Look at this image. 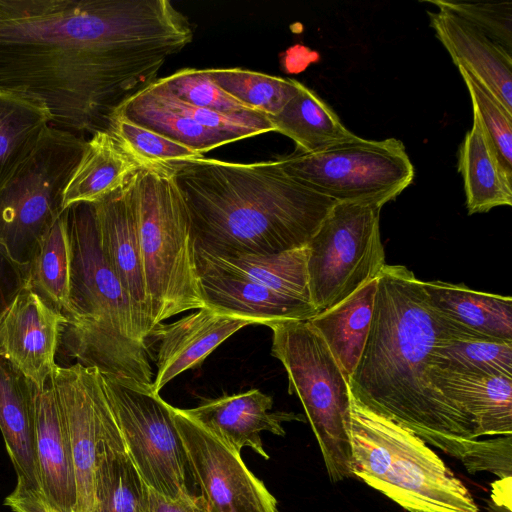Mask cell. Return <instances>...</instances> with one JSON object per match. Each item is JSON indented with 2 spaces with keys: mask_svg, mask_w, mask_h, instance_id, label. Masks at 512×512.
Returning <instances> with one entry per match:
<instances>
[{
  "mask_svg": "<svg viewBox=\"0 0 512 512\" xmlns=\"http://www.w3.org/2000/svg\"><path fill=\"white\" fill-rule=\"evenodd\" d=\"M269 119L274 131L293 140L297 153H316L359 138L329 104L302 83L298 93Z\"/></svg>",
  "mask_w": 512,
  "mask_h": 512,
  "instance_id": "f546056e",
  "label": "cell"
},
{
  "mask_svg": "<svg viewBox=\"0 0 512 512\" xmlns=\"http://www.w3.org/2000/svg\"><path fill=\"white\" fill-rule=\"evenodd\" d=\"M64 211L71 247L69 312L61 332L67 353L101 373L151 385L148 346L135 334L128 299L101 248L93 205Z\"/></svg>",
  "mask_w": 512,
  "mask_h": 512,
  "instance_id": "277c9868",
  "label": "cell"
},
{
  "mask_svg": "<svg viewBox=\"0 0 512 512\" xmlns=\"http://www.w3.org/2000/svg\"><path fill=\"white\" fill-rule=\"evenodd\" d=\"M112 114L161 134L201 156L238 141L232 135L207 128L170 107L152 83L123 101Z\"/></svg>",
  "mask_w": 512,
  "mask_h": 512,
  "instance_id": "4dcf8cb0",
  "label": "cell"
},
{
  "mask_svg": "<svg viewBox=\"0 0 512 512\" xmlns=\"http://www.w3.org/2000/svg\"><path fill=\"white\" fill-rule=\"evenodd\" d=\"M157 80L176 98L196 107L222 114L252 111L219 88L206 69H181Z\"/></svg>",
  "mask_w": 512,
  "mask_h": 512,
  "instance_id": "8d00e7d4",
  "label": "cell"
},
{
  "mask_svg": "<svg viewBox=\"0 0 512 512\" xmlns=\"http://www.w3.org/2000/svg\"><path fill=\"white\" fill-rule=\"evenodd\" d=\"M36 386L0 355V430L17 474V484L41 494L35 448Z\"/></svg>",
  "mask_w": 512,
  "mask_h": 512,
  "instance_id": "ffe728a7",
  "label": "cell"
},
{
  "mask_svg": "<svg viewBox=\"0 0 512 512\" xmlns=\"http://www.w3.org/2000/svg\"><path fill=\"white\" fill-rule=\"evenodd\" d=\"M435 387L475 422L477 437L512 435V377L431 367Z\"/></svg>",
  "mask_w": 512,
  "mask_h": 512,
  "instance_id": "603a6c76",
  "label": "cell"
},
{
  "mask_svg": "<svg viewBox=\"0 0 512 512\" xmlns=\"http://www.w3.org/2000/svg\"><path fill=\"white\" fill-rule=\"evenodd\" d=\"M273 399L259 389L206 400L197 407L183 409L192 420L237 452L249 447L269 459L261 439L268 431L284 436L283 422L302 420L290 412H270Z\"/></svg>",
  "mask_w": 512,
  "mask_h": 512,
  "instance_id": "e0dca14e",
  "label": "cell"
},
{
  "mask_svg": "<svg viewBox=\"0 0 512 512\" xmlns=\"http://www.w3.org/2000/svg\"><path fill=\"white\" fill-rule=\"evenodd\" d=\"M197 268L244 278L311 302L306 247L276 254L215 256L195 250ZM313 304V303H312Z\"/></svg>",
  "mask_w": 512,
  "mask_h": 512,
  "instance_id": "d4e9b609",
  "label": "cell"
},
{
  "mask_svg": "<svg viewBox=\"0 0 512 512\" xmlns=\"http://www.w3.org/2000/svg\"><path fill=\"white\" fill-rule=\"evenodd\" d=\"M85 141L51 125L32 154L0 189V246L27 270L62 210V197Z\"/></svg>",
  "mask_w": 512,
  "mask_h": 512,
  "instance_id": "ba28073f",
  "label": "cell"
},
{
  "mask_svg": "<svg viewBox=\"0 0 512 512\" xmlns=\"http://www.w3.org/2000/svg\"><path fill=\"white\" fill-rule=\"evenodd\" d=\"M50 382L71 446L78 512H92L97 444L111 409L103 378L96 367L75 363L57 366Z\"/></svg>",
  "mask_w": 512,
  "mask_h": 512,
  "instance_id": "4fadbf2b",
  "label": "cell"
},
{
  "mask_svg": "<svg viewBox=\"0 0 512 512\" xmlns=\"http://www.w3.org/2000/svg\"><path fill=\"white\" fill-rule=\"evenodd\" d=\"M197 270L205 306L220 313L253 319L265 326L275 321L308 320L317 314L311 302L244 278Z\"/></svg>",
  "mask_w": 512,
  "mask_h": 512,
  "instance_id": "44dd1931",
  "label": "cell"
},
{
  "mask_svg": "<svg viewBox=\"0 0 512 512\" xmlns=\"http://www.w3.org/2000/svg\"><path fill=\"white\" fill-rule=\"evenodd\" d=\"M212 81L252 111L275 116L298 93L301 82L242 68L206 69Z\"/></svg>",
  "mask_w": 512,
  "mask_h": 512,
  "instance_id": "836d02e7",
  "label": "cell"
},
{
  "mask_svg": "<svg viewBox=\"0 0 512 512\" xmlns=\"http://www.w3.org/2000/svg\"><path fill=\"white\" fill-rule=\"evenodd\" d=\"M487 512H512V508L509 505L490 500L488 503Z\"/></svg>",
  "mask_w": 512,
  "mask_h": 512,
  "instance_id": "b9f144b4",
  "label": "cell"
},
{
  "mask_svg": "<svg viewBox=\"0 0 512 512\" xmlns=\"http://www.w3.org/2000/svg\"><path fill=\"white\" fill-rule=\"evenodd\" d=\"M101 375L126 450L146 485L169 498L188 494V461L172 406L152 384Z\"/></svg>",
  "mask_w": 512,
  "mask_h": 512,
  "instance_id": "8fae6325",
  "label": "cell"
},
{
  "mask_svg": "<svg viewBox=\"0 0 512 512\" xmlns=\"http://www.w3.org/2000/svg\"><path fill=\"white\" fill-rule=\"evenodd\" d=\"M67 318L25 286L0 315V355L37 388H43L58 366L56 352Z\"/></svg>",
  "mask_w": 512,
  "mask_h": 512,
  "instance_id": "9a60e30c",
  "label": "cell"
},
{
  "mask_svg": "<svg viewBox=\"0 0 512 512\" xmlns=\"http://www.w3.org/2000/svg\"><path fill=\"white\" fill-rule=\"evenodd\" d=\"M148 490L111 410L97 444L92 512H148Z\"/></svg>",
  "mask_w": 512,
  "mask_h": 512,
  "instance_id": "7402d4cb",
  "label": "cell"
},
{
  "mask_svg": "<svg viewBox=\"0 0 512 512\" xmlns=\"http://www.w3.org/2000/svg\"><path fill=\"white\" fill-rule=\"evenodd\" d=\"M187 461L208 512H278L277 500L233 450L172 407Z\"/></svg>",
  "mask_w": 512,
  "mask_h": 512,
  "instance_id": "7c38bea8",
  "label": "cell"
},
{
  "mask_svg": "<svg viewBox=\"0 0 512 512\" xmlns=\"http://www.w3.org/2000/svg\"><path fill=\"white\" fill-rule=\"evenodd\" d=\"M427 15L456 67L470 72L512 114L511 53L455 14L438 9Z\"/></svg>",
  "mask_w": 512,
  "mask_h": 512,
  "instance_id": "ac0fdd59",
  "label": "cell"
},
{
  "mask_svg": "<svg viewBox=\"0 0 512 512\" xmlns=\"http://www.w3.org/2000/svg\"><path fill=\"white\" fill-rule=\"evenodd\" d=\"M440 10L459 16L511 53L512 3L425 0Z\"/></svg>",
  "mask_w": 512,
  "mask_h": 512,
  "instance_id": "74e56055",
  "label": "cell"
},
{
  "mask_svg": "<svg viewBox=\"0 0 512 512\" xmlns=\"http://www.w3.org/2000/svg\"><path fill=\"white\" fill-rule=\"evenodd\" d=\"M292 178L335 202L394 200L413 181L414 166L397 138L356 141L316 153L277 158Z\"/></svg>",
  "mask_w": 512,
  "mask_h": 512,
  "instance_id": "30bf717a",
  "label": "cell"
},
{
  "mask_svg": "<svg viewBox=\"0 0 512 512\" xmlns=\"http://www.w3.org/2000/svg\"><path fill=\"white\" fill-rule=\"evenodd\" d=\"M35 448L41 494L54 512H78L74 461L50 380L35 393Z\"/></svg>",
  "mask_w": 512,
  "mask_h": 512,
  "instance_id": "d6986e66",
  "label": "cell"
},
{
  "mask_svg": "<svg viewBox=\"0 0 512 512\" xmlns=\"http://www.w3.org/2000/svg\"><path fill=\"white\" fill-rule=\"evenodd\" d=\"M27 285V270L14 263L0 246V315Z\"/></svg>",
  "mask_w": 512,
  "mask_h": 512,
  "instance_id": "f35d334b",
  "label": "cell"
},
{
  "mask_svg": "<svg viewBox=\"0 0 512 512\" xmlns=\"http://www.w3.org/2000/svg\"><path fill=\"white\" fill-rule=\"evenodd\" d=\"M131 178L124 187L92 205L100 245L128 299L135 334L148 346L152 328Z\"/></svg>",
  "mask_w": 512,
  "mask_h": 512,
  "instance_id": "5bb4252c",
  "label": "cell"
},
{
  "mask_svg": "<svg viewBox=\"0 0 512 512\" xmlns=\"http://www.w3.org/2000/svg\"><path fill=\"white\" fill-rule=\"evenodd\" d=\"M468 214L512 205V176L501 166L486 133L473 114L471 129L458 150Z\"/></svg>",
  "mask_w": 512,
  "mask_h": 512,
  "instance_id": "4316f807",
  "label": "cell"
},
{
  "mask_svg": "<svg viewBox=\"0 0 512 512\" xmlns=\"http://www.w3.org/2000/svg\"><path fill=\"white\" fill-rule=\"evenodd\" d=\"M271 354L288 376V392L300 399L333 483L354 477L350 441L351 393L321 334L307 320L267 324Z\"/></svg>",
  "mask_w": 512,
  "mask_h": 512,
  "instance_id": "52a82bcc",
  "label": "cell"
},
{
  "mask_svg": "<svg viewBox=\"0 0 512 512\" xmlns=\"http://www.w3.org/2000/svg\"><path fill=\"white\" fill-rule=\"evenodd\" d=\"M438 314L423 281L403 265H385L377 277L371 325L348 385L353 399L425 443L460 460L469 473H493L508 439L478 440L474 420L430 378L439 335Z\"/></svg>",
  "mask_w": 512,
  "mask_h": 512,
  "instance_id": "7a4b0ae2",
  "label": "cell"
},
{
  "mask_svg": "<svg viewBox=\"0 0 512 512\" xmlns=\"http://www.w3.org/2000/svg\"><path fill=\"white\" fill-rule=\"evenodd\" d=\"M457 68L469 92L473 114L480 121L501 166L512 176V114L470 72Z\"/></svg>",
  "mask_w": 512,
  "mask_h": 512,
  "instance_id": "d590c367",
  "label": "cell"
},
{
  "mask_svg": "<svg viewBox=\"0 0 512 512\" xmlns=\"http://www.w3.org/2000/svg\"><path fill=\"white\" fill-rule=\"evenodd\" d=\"M131 181L153 331L172 316L203 308L205 303L190 216L171 167L142 166Z\"/></svg>",
  "mask_w": 512,
  "mask_h": 512,
  "instance_id": "8992f818",
  "label": "cell"
},
{
  "mask_svg": "<svg viewBox=\"0 0 512 512\" xmlns=\"http://www.w3.org/2000/svg\"><path fill=\"white\" fill-rule=\"evenodd\" d=\"M376 202H336L306 244L311 301L320 313L376 279L385 263Z\"/></svg>",
  "mask_w": 512,
  "mask_h": 512,
  "instance_id": "9c48e42d",
  "label": "cell"
},
{
  "mask_svg": "<svg viewBox=\"0 0 512 512\" xmlns=\"http://www.w3.org/2000/svg\"><path fill=\"white\" fill-rule=\"evenodd\" d=\"M350 441L353 476L408 512H480L427 443L352 396Z\"/></svg>",
  "mask_w": 512,
  "mask_h": 512,
  "instance_id": "5b68a950",
  "label": "cell"
},
{
  "mask_svg": "<svg viewBox=\"0 0 512 512\" xmlns=\"http://www.w3.org/2000/svg\"><path fill=\"white\" fill-rule=\"evenodd\" d=\"M433 309L478 333L512 341V298L472 290L463 284L423 282Z\"/></svg>",
  "mask_w": 512,
  "mask_h": 512,
  "instance_id": "83f0119b",
  "label": "cell"
},
{
  "mask_svg": "<svg viewBox=\"0 0 512 512\" xmlns=\"http://www.w3.org/2000/svg\"><path fill=\"white\" fill-rule=\"evenodd\" d=\"M377 278L335 306L307 321L321 334L347 382L362 355L369 333Z\"/></svg>",
  "mask_w": 512,
  "mask_h": 512,
  "instance_id": "f1b7e54d",
  "label": "cell"
},
{
  "mask_svg": "<svg viewBox=\"0 0 512 512\" xmlns=\"http://www.w3.org/2000/svg\"><path fill=\"white\" fill-rule=\"evenodd\" d=\"M71 247L64 211L39 241L27 268V287L67 317Z\"/></svg>",
  "mask_w": 512,
  "mask_h": 512,
  "instance_id": "d6a6232c",
  "label": "cell"
},
{
  "mask_svg": "<svg viewBox=\"0 0 512 512\" xmlns=\"http://www.w3.org/2000/svg\"><path fill=\"white\" fill-rule=\"evenodd\" d=\"M168 165L188 208L195 250L215 256L305 247L336 203L292 178L277 159L199 157Z\"/></svg>",
  "mask_w": 512,
  "mask_h": 512,
  "instance_id": "3957f363",
  "label": "cell"
},
{
  "mask_svg": "<svg viewBox=\"0 0 512 512\" xmlns=\"http://www.w3.org/2000/svg\"><path fill=\"white\" fill-rule=\"evenodd\" d=\"M106 130H97L85 141L62 197V210L79 204H94L124 187L140 169Z\"/></svg>",
  "mask_w": 512,
  "mask_h": 512,
  "instance_id": "cb8c5ba5",
  "label": "cell"
},
{
  "mask_svg": "<svg viewBox=\"0 0 512 512\" xmlns=\"http://www.w3.org/2000/svg\"><path fill=\"white\" fill-rule=\"evenodd\" d=\"M105 129L141 167L204 157L182 144L115 114L109 116Z\"/></svg>",
  "mask_w": 512,
  "mask_h": 512,
  "instance_id": "e575fe53",
  "label": "cell"
},
{
  "mask_svg": "<svg viewBox=\"0 0 512 512\" xmlns=\"http://www.w3.org/2000/svg\"><path fill=\"white\" fill-rule=\"evenodd\" d=\"M253 319L220 313L207 306L170 324L157 325L151 335L158 340L154 392L186 370L201 364L220 344Z\"/></svg>",
  "mask_w": 512,
  "mask_h": 512,
  "instance_id": "2e32d148",
  "label": "cell"
},
{
  "mask_svg": "<svg viewBox=\"0 0 512 512\" xmlns=\"http://www.w3.org/2000/svg\"><path fill=\"white\" fill-rule=\"evenodd\" d=\"M192 39L168 0H0V88L93 134Z\"/></svg>",
  "mask_w": 512,
  "mask_h": 512,
  "instance_id": "6da1fadb",
  "label": "cell"
},
{
  "mask_svg": "<svg viewBox=\"0 0 512 512\" xmlns=\"http://www.w3.org/2000/svg\"><path fill=\"white\" fill-rule=\"evenodd\" d=\"M148 512H208L203 498L190 493L169 498L148 490Z\"/></svg>",
  "mask_w": 512,
  "mask_h": 512,
  "instance_id": "ab89813d",
  "label": "cell"
},
{
  "mask_svg": "<svg viewBox=\"0 0 512 512\" xmlns=\"http://www.w3.org/2000/svg\"><path fill=\"white\" fill-rule=\"evenodd\" d=\"M52 117L40 101L0 88V189L32 154Z\"/></svg>",
  "mask_w": 512,
  "mask_h": 512,
  "instance_id": "1f68e13d",
  "label": "cell"
},
{
  "mask_svg": "<svg viewBox=\"0 0 512 512\" xmlns=\"http://www.w3.org/2000/svg\"><path fill=\"white\" fill-rule=\"evenodd\" d=\"M511 480L512 477H507L493 483L491 500L511 506Z\"/></svg>",
  "mask_w": 512,
  "mask_h": 512,
  "instance_id": "60d3db41",
  "label": "cell"
},
{
  "mask_svg": "<svg viewBox=\"0 0 512 512\" xmlns=\"http://www.w3.org/2000/svg\"><path fill=\"white\" fill-rule=\"evenodd\" d=\"M437 314L440 330L431 353V367L512 377V341L478 333Z\"/></svg>",
  "mask_w": 512,
  "mask_h": 512,
  "instance_id": "484cf974",
  "label": "cell"
}]
</instances>
